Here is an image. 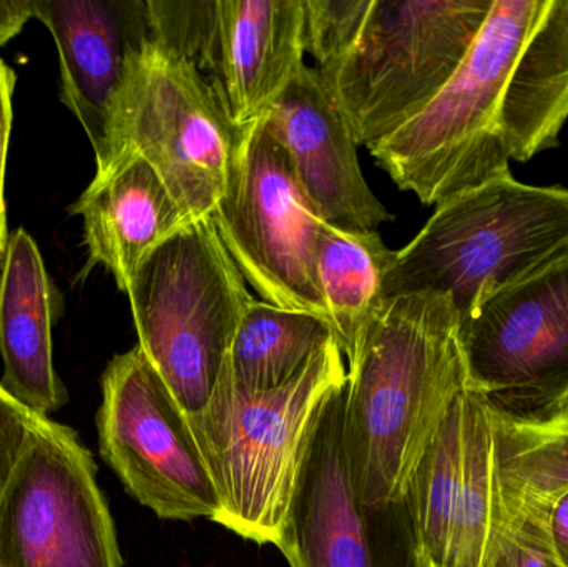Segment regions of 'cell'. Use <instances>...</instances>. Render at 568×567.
Listing matches in <instances>:
<instances>
[{"label":"cell","mask_w":568,"mask_h":567,"mask_svg":"<svg viewBox=\"0 0 568 567\" xmlns=\"http://www.w3.org/2000/svg\"><path fill=\"white\" fill-rule=\"evenodd\" d=\"M210 219L263 302L327 320L316 280L326 222L265 117L240 130L225 193Z\"/></svg>","instance_id":"8"},{"label":"cell","mask_w":568,"mask_h":567,"mask_svg":"<svg viewBox=\"0 0 568 567\" xmlns=\"http://www.w3.org/2000/svg\"><path fill=\"white\" fill-rule=\"evenodd\" d=\"M497 525L549 522L568 495V398L549 412L510 416L490 408Z\"/></svg>","instance_id":"19"},{"label":"cell","mask_w":568,"mask_h":567,"mask_svg":"<svg viewBox=\"0 0 568 567\" xmlns=\"http://www.w3.org/2000/svg\"><path fill=\"white\" fill-rule=\"evenodd\" d=\"M59 50L60 100L85 130L95 160L130 53L149 37L145 0H33Z\"/></svg>","instance_id":"15"},{"label":"cell","mask_w":568,"mask_h":567,"mask_svg":"<svg viewBox=\"0 0 568 567\" xmlns=\"http://www.w3.org/2000/svg\"><path fill=\"white\" fill-rule=\"evenodd\" d=\"M97 428L100 455L140 505L170 522L219 516L189 416L139 345L106 365Z\"/></svg>","instance_id":"10"},{"label":"cell","mask_w":568,"mask_h":567,"mask_svg":"<svg viewBox=\"0 0 568 567\" xmlns=\"http://www.w3.org/2000/svg\"><path fill=\"white\" fill-rule=\"evenodd\" d=\"M306 53L357 145L409 122L453 79L494 0H304Z\"/></svg>","instance_id":"3"},{"label":"cell","mask_w":568,"mask_h":567,"mask_svg":"<svg viewBox=\"0 0 568 567\" xmlns=\"http://www.w3.org/2000/svg\"><path fill=\"white\" fill-rule=\"evenodd\" d=\"M568 250V190L517 182L510 173L436 206L397 250L383 296L440 293L460 322L504 286Z\"/></svg>","instance_id":"5"},{"label":"cell","mask_w":568,"mask_h":567,"mask_svg":"<svg viewBox=\"0 0 568 567\" xmlns=\"http://www.w3.org/2000/svg\"><path fill=\"white\" fill-rule=\"evenodd\" d=\"M344 388L317 413L276 548L290 567H430L409 496L366 505L354 488L344 452Z\"/></svg>","instance_id":"11"},{"label":"cell","mask_w":568,"mask_h":567,"mask_svg":"<svg viewBox=\"0 0 568 567\" xmlns=\"http://www.w3.org/2000/svg\"><path fill=\"white\" fill-rule=\"evenodd\" d=\"M484 567H560L550 545L549 522L493 523Z\"/></svg>","instance_id":"23"},{"label":"cell","mask_w":568,"mask_h":567,"mask_svg":"<svg viewBox=\"0 0 568 567\" xmlns=\"http://www.w3.org/2000/svg\"><path fill=\"white\" fill-rule=\"evenodd\" d=\"M346 382L337 342L273 392L243 388L225 363L209 405L189 416L219 496L213 522L256 545L278 546L317 413Z\"/></svg>","instance_id":"4"},{"label":"cell","mask_w":568,"mask_h":567,"mask_svg":"<svg viewBox=\"0 0 568 567\" xmlns=\"http://www.w3.org/2000/svg\"><path fill=\"white\" fill-rule=\"evenodd\" d=\"M37 416L0 388V502L26 448Z\"/></svg>","instance_id":"24"},{"label":"cell","mask_w":568,"mask_h":567,"mask_svg":"<svg viewBox=\"0 0 568 567\" xmlns=\"http://www.w3.org/2000/svg\"><path fill=\"white\" fill-rule=\"evenodd\" d=\"M70 213L83 219L85 273L105 266L123 293L142 263L192 223L155 169L139 155L120 156L95 173Z\"/></svg>","instance_id":"17"},{"label":"cell","mask_w":568,"mask_h":567,"mask_svg":"<svg viewBox=\"0 0 568 567\" xmlns=\"http://www.w3.org/2000/svg\"><path fill=\"white\" fill-rule=\"evenodd\" d=\"M568 119V0H494L463 65L386 139L377 165L424 205L556 149Z\"/></svg>","instance_id":"1"},{"label":"cell","mask_w":568,"mask_h":567,"mask_svg":"<svg viewBox=\"0 0 568 567\" xmlns=\"http://www.w3.org/2000/svg\"><path fill=\"white\" fill-rule=\"evenodd\" d=\"M549 536L560 567H568V495L564 496L550 513Z\"/></svg>","instance_id":"27"},{"label":"cell","mask_w":568,"mask_h":567,"mask_svg":"<svg viewBox=\"0 0 568 567\" xmlns=\"http://www.w3.org/2000/svg\"><path fill=\"white\" fill-rule=\"evenodd\" d=\"M0 567H122L95 463L49 416H37L0 502Z\"/></svg>","instance_id":"9"},{"label":"cell","mask_w":568,"mask_h":567,"mask_svg":"<svg viewBox=\"0 0 568 567\" xmlns=\"http://www.w3.org/2000/svg\"><path fill=\"white\" fill-rule=\"evenodd\" d=\"M397 250L377 230H349L324 223L316 253V280L327 322L344 360L354 352L377 306Z\"/></svg>","instance_id":"20"},{"label":"cell","mask_w":568,"mask_h":567,"mask_svg":"<svg viewBox=\"0 0 568 567\" xmlns=\"http://www.w3.org/2000/svg\"><path fill=\"white\" fill-rule=\"evenodd\" d=\"M16 72L9 63L0 59V269L9 245V225L6 206V165L9 152L10 132H12V97L16 89Z\"/></svg>","instance_id":"25"},{"label":"cell","mask_w":568,"mask_h":567,"mask_svg":"<svg viewBox=\"0 0 568 567\" xmlns=\"http://www.w3.org/2000/svg\"><path fill=\"white\" fill-rule=\"evenodd\" d=\"M149 36L192 62L212 82L219 65L216 0L166 2L145 0Z\"/></svg>","instance_id":"22"},{"label":"cell","mask_w":568,"mask_h":567,"mask_svg":"<svg viewBox=\"0 0 568 567\" xmlns=\"http://www.w3.org/2000/svg\"><path fill=\"white\" fill-rule=\"evenodd\" d=\"M219 65L212 80L236 129L262 120L306 53L304 0H216Z\"/></svg>","instance_id":"16"},{"label":"cell","mask_w":568,"mask_h":567,"mask_svg":"<svg viewBox=\"0 0 568 567\" xmlns=\"http://www.w3.org/2000/svg\"><path fill=\"white\" fill-rule=\"evenodd\" d=\"M240 130L219 89L149 36L130 53L95 173L120 156L139 155L195 222L212 216L225 193Z\"/></svg>","instance_id":"7"},{"label":"cell","mask_w":568,"mask_h":567,"mask_svg":"<svg viewBox=\"0 0 568 567\" xmlns=\"http://www.w3.org/2000/svg\"><path fill=\"white\" fill-rule=\"evenodd\" d=\"M265 120L324 222L377 230L394 219L367 185L353 132L314 67L297 72Z\"/></svg>","instance_id":"14"},{"label":"cell","mask_w":568,"mask_h":567,"mask_svg":"<svg viewBox=\"0 0 568 567\" xmlns=\"http://www.w3.org/2000/svg\"><path fill=\"white\" fill-rule=\"evenodd\" d=\"M467 389L510 416L568 398V250L480 303L460 322Z\"/></svg>","instance_id":"12"},{"label":"cell","mask_w":568,"mask_h":567,"mask_svg":"<svg viewBox=\"0 0 568 567\" xmlns=\"http://www.w3.org/2000/svg\"><path fill=\"white\" fill-rule=\"evenodd\" d=\"M333 342V326L323 316L255 300L243 316L226 363L243 388L273 392L296 379Z\"/></svg>","instance_id":"21"},{"label":"cell","mask_w":568,"mask_h":567,"mask_svg":"<svg viewBox=\"0 0 568 567\" xmlns=\"http://www.w3.org/2000/svg\"><path fill=\"white\" fill-rule=\"evenodd\" d=\"M344 452L361 502L387 505L467 389L460 318L440 293L384 298L346 358Z\"/></svg>","instance_id":"2"},{"label":"cell","mask_w":568,"mask_h":567,"mask_svg":"<svg viewBox=\"0 0 568 567\" xmlns=\"http://www.w3.org/2000/svg\"><path fill=\"white\" fill-rule=\"evenodd\" d=\"M139 346L186 416L209 405L255 298L210 216L160 245L133 276Z\"/></svg>","instance_id":"6"},{"label":"cell","mask_w":568,"mask_h":567,"mask_svg":"<svg viewBox=\"0 0 568 567\" xmlns=\"http://www.w3.org/2000/svg\"><path fill=\"white\" fill-rule=\"evenodd\" d=\"M33 17V0H0V47L19 36Z\"/></svg>","instance_id":"26"},{"label":"cell","mask_w":568,"mask_h":567,"mask_svg":"<svg viewBox=\"0 0 568 567\" xmlns=\"http://www.w3.org/2000/svg\"><path fill=\"white\" fill-rule=\"evenodd\" d=\"M63 296L39 246L23 229L10 233L0 269V388L33 415L50 416L67 403L53 366L52 330Z\"/></svg>","instance_id":"18"},{"label":"cell","mask_w":568,"mask_h":567,"mask_svg":"<svg viewBox=\"0 0 568 567\" xmlns=\"http://www.w3.org/2000/svg\"><path fill=\"white\" fill-rule=\"evenodd\" d=\"M420 545L430 567H484L494 516L489 405L464 389L410 479Z\"/></svg>","instance_id":"13"}]
</instances>
